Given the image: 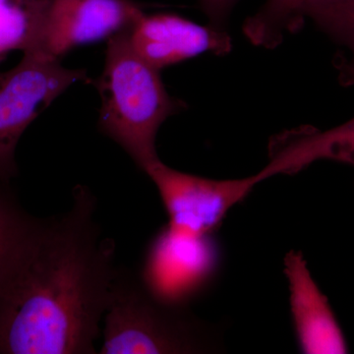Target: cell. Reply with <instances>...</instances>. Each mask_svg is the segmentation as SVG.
Returning <instances> with one entry per match:
<instances>
[{
  "label": "cell",
  "mask_w": 354,
  "mask_h": 354,
  "mask_svg": "<svg viewBox=\"0 0 354 354\" xmlns=\"http://www.w3.org/2000/svg\"><path fill=\"white\" fill-rule=\"evenodd\" d=\"M85 186L71 208L32 216L0 274V354H93L118 268Z\"/></svg>",
  "instance_id": "1"
},
{
  "label": "cell",
  "mask_w": 354,
  "mask_h": 354,
  "mask_svg": "<svg viewBox=\"0 0 354 354\" xmlns=\"http://www.w3.org/2000/svg\"><path fill=\"white\" fill-rule=\"evenodd\" d=\"M94 84L101 97L100 130L145 172L160 160L158 129L185 104L169 94L160 71L134 50L128 30L108 39L104 70Z\"/></svg>",
  "instance_id": "2"
},
{
  "label": "cell",
  "mask_w": 354,
  "mask_h": 354,
  "mask_svg": "<svg viewBox=\"0 0 354 354\" xmlns=\"http://www.w3.org/2000/svg\"><path fill=\"white\" fill-rule=\"evenodd\" d=\"M102 354L202 353L211 349L204 327L153 297L141 279L118 269L104 314Z\"/></svg>",
  "instance_id": "3"
},
{
  "label": "cell",
  "mask_w": 354,
  "mask_h": 354,
  "mask_svg": "<svg viewBox=\"0 0 354 354\" xmlns=\"http://www.w3.org/2000/svg\"><path fill=\"white\" fill-rule=\"evenodd\" d=\"M19 64L0 71V180L16 176V148L39 113L72 85L88 82L84 69L64 67L44 51L23 53Z\"/></svg>",
  "instance_id": "4"
},
{
  "label": "cell",
  "mask_w": 354,
  "mask_h": 354,
  "mask_svg": "<svg viewBox=\"0 0 354 354\" xmlns=\"http://www.w3.org/2000/svg\"><path fill=\"white\" fill-rule=\"evenodd\" d=\"M160 193L171 230L195 236H211L235 205L258 183L261 174L241 179H216L176 171L158 160L146 169Z\"/></svg>",
  "instance_id": "5"
},
{
  "label": "cell",
  "mask_w": 354,
  "mask_h": 354,
  "mask_svg": "<svg viewBox=\"0 0 354 354\" xmlns=\"http://www.w3.org/2000/svg\"><path fill=\"white\" fill-rule=\"evenodd\" d=\"M216 259L211 236H195L165 227L151 244L140 279L160 301L183 307L211 278Z\"/></svg>",
  "instance_id": "6"
},
{
  "label": "cell",
  "mask_w": 354,
  "mask_h": 354,
  "mask_svg": "<svg viewBox=\"0 0 354 354\" xmlns=\"http://www.w3.org/2000/svg\"><path fill=\"white\" fill-rule=\"evenodd\" d=\"M143 13L134 0H48L37 50L62 60L78 46L127 31Z\"/></svg>",
  "instance_id": "7"
},
{
  "label": "cell",
  "mask_w": 354,
  "mask_h": 354,
  "mask_svg": "<svg viewBox=\"0 0 354 354\" xmlns=\"http://www.w3.org/2000/svg\"><path fill=\"white\" fill-rule=\"evenodd\" d=\"M128 37L139 57L158 71L203 53L227 55L232 46L225 30L171 13L144 12L128 30Z\"/></svg>",
  "instance_id": "8"
},
{
  "label": "cell",
  "mask_w": 354,
  "mask_h": 354,
  "mask_svg": "<svg viewBox=\"0 0 354 354\" xmlns=\"http://www.w3.org/2000/svg\"><path fill=\"white\" fill-rule=\"evenodd\" d=\"M285 274L290 288L291 316L302 353H348L346 339L329 302L312 278L301 252L286 254Z\"/></svg>",
  "instance_id": "9"
},
{
  "label": "cell",
  "mask_w": 354,
  "mask_h": 354,
  "mask_svg": "<svg viewBox=\"0 0 354 354\" xmlns=\"http://www.w3.org/2000/svg\"><path fill=\"white\" fill-rule=\"evenodd\" d=\"M270 158L261 171L265 179L295 174L319 160L354 165V118L326 131L306 127L278 135L270 144Z\"/></svg>",
  "instance_id": "10"
},
{
  "label": "cell",
  "mask_w": 354,
  "mask_h": 354,
  "mask_svg": "<svg viewBox=\"0 0 354 354\" xmlns=\"http://www.w3.org/2000/svg\"><path fill=\"white\" fill-rule=\"evenodd\" d=\"M48 0H0V64L9 53L38 48Z\"/></svg>",
  "instance_id": "11"
},
{
  "label": "cell",
  "mask_w": 354,
  "mask_h": 354,
  "mask_svg": "<svg viewBox=\"0 0 354 354\" xmlns=\"http://www.w3.org/2000/svg\"><path fill=\"white\" fill-rule=\"evenodd\" d=\"M314 0H266L259 10L244 22L248 41L261 48H277L286 34L301 29L307 9Z\"/></svg>",
  "instance_id": "12"
},
{
  "label": "cell",
  "mask_w": 354,
  "mask_h": 354,
  "mask_svg": "<svg viewBox=\"0 0 354 354\" xmlns=\"http://www.w3.org/2000/svg\"><path fill=\"white\" fill-rule=\"evenodd\" d=\"M306 17L346 50L335 64L339 75L354 72V0H314Z\"/></svg>",
  "instance_id": "13"
},
{
  "label": "cell",
  "mask_w": 354,
  "mask_h": 354,
  "mask_svg": "<svg viewBox=\"0 0 354 354\" xmlns=\"http://www.w3.org/2000/svg\"><path fill=\"white\" fill-rule=\"evenodd\" d=\"M6 185L0 180V274L32 218L21 209Z\"/></svg>",
  "instance_id": "14"
},
{
  "label": "cell",
  "mask_w": 354,
  "mask_h": 354,
  "mask_svg": "<svg viewBox=\"0 0 354 354\" xmlns=\"http://www.w3.org/2000/svg\"><path fill=\"white\" fill-rule=\"evenodd\" d=\"M239 0H199L203 11L209 18V25L225 30L232 9Z\"/></svg>",
  "instance_id": "15"
},
{
  "label": "cell",
  "mask_w": 354,
  "mask_h": 354,
  "mask_svg": "<svg viewBox=\"0 0 354 354\" xmlns=\"http://www.w3.org/2000/svg\"><path fill=\"white\" fill-rule=\"evenodd\" d=\"M339 79L342 83L346 85H351L354 83V72H348V73L341 74Z\"/></svg>",
  "instance_id": "16"
}]
</instances>
